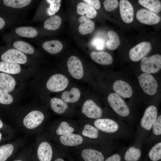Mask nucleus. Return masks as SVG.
<instances>
[{
	"instance_id": "1",
	"label": "nucleus",
	"mask_w": 161,
	"mask_h": 161,
	"mask_svg": "<svg viewBox=\"0 0 161 161\" xmlns=\"http://www.w3.org/2000/svg\"><path fill=\"white\" fill-rule=\"evenodd\" d=\"M107 100L111 107L117 114L122 117L129 115V108L119 95L116 93H111L109 95Z\"/></svg>"
},
{
	"instance_id": "2",
	"label": "nucleus",
	"mask_w": 161,
	"mask_h": 161,
	"mask_svg": "<svg viewBox=\"0 0 161 161\" xmlns=\"http://www.w3.org/2000/svg\"><path fill=\"white\" fill-rule=\"evenodd\" d=\"M140 68L144 73H155L161 68V56L156 54L151 56L145 57L142 59Z\"/></svg>"
},
{
	"instance_id": "3",
	"label": "nucleus",
	"mask_w": 161,
	"mask_h": 161,
	"mask_svg": "<svg viewBox=\"0 0 161 161\" xmlns=\"http://www.w3.org/2000/svg\"><path fill=\"white\" fill-rule=\"evenodd\" d=\"M138 78L140 85L145 93L150 95L156 94L158 85L157 80L151 75L144 72Z\"/></svg>"
},
{
	"instance_id": "4",
	"label": "nucleus",
	"mask_w": 161,
	"mask_h": 161,
	"mask_svg": "<svg viewBox=\"0 0 161 161\" xmlns=\"http://www.w3.org/2000/svg\"><path fill=\"white\" fill-rule=\"evenodd\" d=\"M68 83V80L65 76L60 74H56L49 78L47 83L46 86L50 91L57 92L64 89Z\"/></svg>"
},
{
	"instance_id": "5",
	"label": "nucleus",
	"mask_w": 161,
	"mask_h": 161,
	"mask_svg": "<svg viewBox=\"0 0 161 161\" xmlns=\"http://www.w3.org/2000/svg\"><path fill=\"white\" fill-rule=\"evenodd\" d=\"M151 48V44L149 42L144 41L138 44L130 50V59L134 61H140L148 53Z\"/></svg>"
},
{
	"instance_id": "6",
	"label": "nucleus",
	"mask_w": 161,
	"mask_h": 161,
	"mask_svg": "<svg viewBox=\"0 0 161 161\" xmlns=\"http://www.w3.org/2000/svg\"><path fill=\"white\" fill-rule=\"evenodd\" d=\"M157 110L154 106L150 105L145 109L140 122L141 127L144 129L149 131L157 117Z\"/></svg>"
},
{
	"instance_id": "7",
	"label": "nucleus",
	"mask_w": 161,
	"mask_h": 161,
	"mask_svg": "<svg viewBox=\"0 0 161 161\" xmlns=\"http://www.w3.org/2000/svg\"><path fill=\"white\" fill-rule=\"evenodd\" d=\"M67 66L69 72L74 78L80 79L83 75L84 71L82 63L77 57L71 56L67 62Z\"/></svg>"
},
{
	"instance_id": "8",
	"label": "nucleus",
	"mask_w": 161,
	"mask_h": 161,
	"mask_svg": "<svg viewBox=\"0 0 161 161\" xmlns=\"http://www.w3.org/2000/svg\"><path fill=\"white\" fill-rule=\"evenodd\" d=\"M1 58L3 61L17 64H24L27 61V57L24 54L13 49L4 52L2 55Z\"/></svg>"
},
{
	"instance_id": "9",
	"label": "nucleus",
	"mask_w": 161,
	"mask_h": 161,
	"mask_svg": "<svg viewBox=\"0 0 161 161\" xmlns=\"http://www.w3.org/2000/svg\"><path fill=\"white\" fill-rule=\"evenodd\" d=\"M94 124L97 128L107 133H114L119 129L118 123L114 120L110 119H98L95 121Z\"/></svg>"
},
{
	"instance_id": "10",
	"label": "nucleus",
	"mask_w": 161,
	"mask_h": 161,
	"mask_svg": "<svg viewBox=\"0 0 161 161\" xmlns=\"http://www.w3.org/2000/svg\"><path fill=\"white\" fill-rule=\"evenodd\" d=\"M44 115L40 111L34 110L29 113L24 118L23 123L24 126L29 129H34L42 122Z\"/></svg>"
},
{
	"instance_id": "11",
	"label": "nucleus",
	"mask_w": 161,
	"mask_h": 161,
	"mask_svg": "<svg viewBox=\"0 0 161 161\" xmlns=\"http://www.w3.org/2000/svg\"><path fill=\"white\" fill-rule=\"evenodd\" d=\"M82 112L87 117L91 118H99L102 115L101 109L91 99L87 100L83 103Z\"/></svg>"
},
{
	"instance_id": "12",
	"label": "nucleus",
	"mask_w": 161,
	"mask_h": 161,
	"mask_svg": "<svg viewBox=\"0 0 161 161\" xmlns=\"http://www.w3.org/2000/svg\"><path fill=\"white\" fill-rule=\"evenodd\" d=\"M136 17L140 22L148 25L157 24L160 20V17L157 14L144 9H141L138 11Z\"/></svg>"
},
{
	"instance_id": "13",
	"label": "nucleus",
	"mask_w": 161,
	"mask_h": 161,
	"mask_svg": "<svg viewBox=\"0 0 161 161\" xmlns=\"http://www.w3.org/2000/svg\"><path fill=\"white\" fill-rule=\"evenodd\" d=\"M119 7L120 16L123 21L127 24L132 22L134 19V11L131 4L128 0H121Z\"/></svg>"
},
{
	"instance_id": "14",
	"label": "nucleus",
	"mask_w": 161,
	"mask_h": 161,
	"mask_svg": "<svg viewBox=\"0 0 161 161\" xmlns=\"http://www.w3.org/2000/svg\"><path fill=\"white\" fill-rule=\"evenodd\" d=\"M113 88L116 93L123 97L128 98L133 94V90L127 82L122 80H117L114 83Z\"/></svg>"
},
{
	"instance_id": "15",
	"label": "nucleus",
	"mask_w": 161,
	"mask_h": 161,
	"mask_svg": "<svg viewBox=\"0 0 161 161\" xmlns=\"http://www.w3.org/2000/svg\"><path fill=\"white\" fill-rule=\"evenodd\" d=\"M37 153L40 161H51L52 155V149L48 142H42L38 147Z\"/></svg>"
},
{
	"instance_id": "16",
	"label": "nucleus",
	"mask_w": 161,
	"mask_h": 161,
	"mask_svg": "<svg viewBox=\"0 0 161 161\" xmlns=\"http://www.w3.org/2000/svg\"><path fill=\"white\" fill-rule=\"evenodd\" d=\"M90 56L93 60L101 64L108 65L111 64L113 62L112 56L106 52H92L91 53Z\"/></svg>"
},
{
	"instance_id": "17",
	"label": "nucleus",
	"mask_w": 161,
	"mask_h": 161,
	"mask_svg": "<svg viewBox=\"0 0 161 161\" xmlns=\"http://www.w3.org/2000/svg\"><path fill=\"white\" fill-rule=\"evenodd\" d=\"M16 81L13 77L3 73H0V87L8 92L13 91L16 85Z\"/></svg>"
},
{
	"instance_id": "18",
	"label": "nucleus",
	"mask_w": 161,
	"mask_h": 161,
	"mask_svg": "<svg viewBox=\"0 0 161 161\" xmlns=\"http://www.w3.org/2000/svg\"><path fill=\"white\" fill-rule=\"evenodd\" d=\"M60 140L62 144L68 146H74L80 144L83 141V138L80 135L72 133L61 136Z\"/></svg>"
},
{
	"instance_id": "19",
	"label": "nucleus",
	"mask_w": 161,
	"mask_h": 161,
	"mask_svg": "<svg viewBox=\"0 0 161 161\" xmlns=\"http://www.w3.org/2000/svg\"><path fill=\"white\" fill-rule=\"evenodd\" d=\"M78 19L80 24L79 26L78 30L80 34L86 35L92 33L94 31L95 24L89 18L83 16Z\"/></svg>"
},
{
	"instance_id": "20",
	"label": "nucleus",
	"mask_w": 161,
	"mask_h": 161,
	"mask_svg": "<svg viewBox=\"0 0 161 161\" xmlns=\"http://www.w3.org/2000/svg\"><path fill=\"white\" fill-rule=\"evenodd\" d=\"M81 156L85 161H104V158L102 153L95 150L86 149L83 150Z\"/></svg>"
},
{
	"instance_id": "21",
	"label": "nucleus",
	"mask_w": 161,
	"mask_h": 161,
	"mask_svg": "<svg viewBox=\"0 0 161 161\" xmlns=\"http://www.w3.org/2000/svg\"><path fill=\"white\" fill-rule=\"evenodd\" d=\"M77 12L78 14L82 16L86 14L87 18H94L97 14V12L94 8L83 2L78 4Z\"/></svg>"
},
{
	"instance_id": "22",
	"label": "nucleus",
	"mask_w": 161,
	"mask_h": 161,
	"mask_svg": "<svg viewBox=\"0 0 161 161\" xmlns=\"http://www.w3.org/2000/svg\"><path fill=\"white\" fill-rule=\"evenodd\" d=\"M43 49L49 53L55 54L60 52L63 48V44L59 41L53 40L46 41L42 45Z\"/></svg>"
},
{
	"instance_id": "23",
	"label": "nucleus",
	"mask_w": 161,
	"mask_h": 161,
	"mask_svg": "<svg viewBox=\"0 0 161 161\" xmlns=\"http://www.w3.org/2000/svg\"><path fill=\"white\" fill-rule=\"evenodd\" d=\"M80 95V90L77 88H72L69 91L63 92L61 95L62 99L66 103H74L77 101Z\"/></svg>"
},
{
	"instance_id": "24",
	"label": "nucleus",
	"mask_w": 161,
	"mask_h": 161,
	"mask_svg": "<svg viewBox=\"0 0 161 161\" xmlns=\"http://www.w3.org/2000/svg\"><path fill=\"white\" fill-rule=\"evenodd\" d=\"M20 65L17 63L0 61V71L15 74L21 72Z\"/></svg>"
},
{
	"instance_id": "25",
	"label": "nucleus",
	"mask_w": 161,
	"mask_h": 161,
	"mask_svg": "<svg viewBox=\"0 0 161 161\" xmlns=\"http://www.w3.org/2000/svg\"><path fill=\"white\" fill-rule=\"evenodd\" d=\"M52 110L58 114L64 113L68 108V105L63 100L56 97H53L50 101Z\"/></svg>"
},
{
	"instance_id": "26",
	"label": "nucleus",
	"mask_w": 161,
	"mask_h": 161,
	"mask_svg": "<svg viewBox=\"0 0 161 161\" xmlns=\"http://www.w3.org/2000/svg\"><path fill=\"white\" fill-rule=\"evenodd\" d=\"M139 3L150 11L159 13L161 10V2L157 0H139Z\"/></svg>"
},
{
	"instance_id": "27",
	"label": "nucleus",
	"mask_w": 161,
	"mask_h": 161,
	"mask_svg": "<svg viewBox=\"0 0 161 161\" xmlns=\"http://www.w3.org/2000/svg\"><path fill=\"white\" fill-rule=\"evenodd\" d=\"M62 21L61 17L58 15H55L47 19L45 21L44 27L47 30H54L58 28Z\"/></svg>"
},
{
	"instance_id": "28",
	"label": "nucleus",
	"mask_w": 161,
	"mask_h": 161,
	"mask_svg": "<svg viewBox=\"0 0 161 161\" xmlns=\"http://www.w3.org/2000/svg\"><path fill=\"white\" fill-rule=\"evenodd\" d=\"M141 154V151L139 148L131 146L126 151L124 159L126 161H137L140 157Z\"/></svg>"
},
{
	"instance_id": "29",
	"label": "nucleus",
	"mask_w": 161,
	"mask_h": 161,
	"mask_svg": "<svg viewBox=\"0 0 161 161\" xmlns=\"http://www.w3.org/2000/svg\"><path fill=\"white\" fill-rule=\"evenodd\" d=\"M16 33L19 35L24 37L32 38L36 36L37 30L32 27H22L16 28Z\"/></svg>"
},
{
	"instance_id": "30",
	"label": "nucleus",
	"mask_w": 161,
	"mask_h": 161,
	"mask_svg": "<svg viewBox=\"0 0 161 161\" xmlns=\"http://www.w3.org/2000/svg\"><path fill=\"white\" fill-rule=\"evenodd\" d=\"M108 35L109 39L106 43L107 47L110 50L115 49L120 43L119 36L117 33L112 30L109 31Z\"/></svg>"
},
{
	"instance_id": "31",
	"label": "nucleus",
	"mask_w": 161,
	"mask_h": 161,
	"mask_svg": "<svg viewBox=\"0 0 161 161\" xmlns=\"http://www.w3.org/2000/svg\"><path fill=\"white\" fill-rule=\"evenodd\" d=\"M13 46L18 50L27 54H32L34 52V49L31 45L23 41H16L13 43Z\"/></svg>"
},
{
	"instance_id": "32",
	"label": "nucleus",
	"mask_w": 161,
	"mask_h": 161,
	"mask_svg": "<svg viewBox=\"0 0 161 161\" xmlns=\"http://www.w3.org/2000/svg\"><path fill=\"white\" fill-rule=\"evenodd\" d=\"M150 159L152 161H158L161 159V142H159L151 148L148 153Z\"/></svg>"
},
{
	"instance_id": "33",
	"label": "nucleus",
	"mask_w": 161,
	"mask_h": 161,
	"mask_svg": "<svg viewBox=\"0 0 161 161\" xmlns=\"http://www.w3.org/2000/svg\"><path fill=\"white\" fill-rule=\"evenodd\" d=\"M30 0H4V4L7 6L19 8L29 5L31 2Z\"/></svg>"
},
{
	"instance_id": "34",
	"label": "nucleus",
	"mask_w": 161,
	"mask_h": 161,
	"mask_svg": "<svg viewBox=\"0 0 161 161\" xmlns=\"http://www.w3.org/2000/svg\"><path fill=\"white\" fill-rule=\"evenodd\" d=\"M13 149V146L11 144L0 146V161H5L12 154Z\"/></svg>"
},
{
	"instance_id": "35",
	"label": "nucleus",
	"mask_w": 161,
	"mask_h": 161,
	"mask_svg": "<svg viewBox=\"0 0 161 161\" xmlns=\"http://www.w3.org/2000/svg\"><path fill=\"white\" fill-rule=\"evenodd\" d=\"M98 130L89 124L86 125L82 132V134L91 138H96L98 137Z\"/></svg>"
},
{
	"instance_id": "36",
	"label": "nucleus",
	"mask_w": 161,
	"mask_h": 161,
	"mask_svg": "<svg viewBox=\"0 0 161 161\" xmlns=\"http://www.w3.org/2000/svg\"><path fill=\"white\" fill-rule=\"evenodd\" d=\"M74 131V129L70 127L66 122H61L56 131V134L59 135H64L72 133Z\"/></svg>"
},
{
	"instance_id": "37",
	"label": "nucleus",
	"mask_w": 161,
	"mask_h": 161,
	"mask_svg": "<svg viewBox=\"0 0 161 161\" xmlns=\"http://www.w3.org/2000/svg\"><path fill=\"white\" fill-rule=\"evenodd\" d=\"M13 101L12 96L0 88V103L9 104Z\"/></svg>"
},
{
	"instance_id": "38",
	"label": "nucleus",
	"mask_w": 161,
	"mask_h": 161,
	"mask_svg": "<svg viewBox=\"0 0 161 161\" xmlns=\"http://www.w3.org/2000/svg\"><path fill=\"white\" fill-rule=\"evenodd\" d=\"M103 4L106 10L108 11H111L117 7L118 2L116 0H106L104 1Z\"/></svg>"
},
{
	"instance_id": "39",
	"label": "nucleus",
	"mask_w": 161,
	"mask_h": 161,
	"mask_svg": "<svg viewBox=\"0 0 161 161\" xmlns=\"http://www.w3.org/2000/svg\"><path fill=\"white\" fill-rule=\"evenodd\" d=\"M153 132L154 135L157 136L161 134V115L157 117L155 122L153 124L152 128Z\"/></svg>"
},
{
	"instance_id": "40",
	"label": "nucleus",
	"mask_w": 161,
	"mask_h": 161,
	"mask_svg": "<svg viewBox=\"0 0 161 161\" xmlns=\"http://www.w3.org/2000/svg\"><path fill=\"white\" fill-rule=\"evenodd\" d=\"M83 1L96 9H99L100 7V2L98 0H83Z\"/></svg>"
},
{
	"instance_id": "41",
	"label": "nucleus",
	"mask_w": 161,
	"mask_h": 161,
	"mask_svg": "<svg viewBox=\"0 0 161 161\" xmlns=\"http://www.w3.org/2000/svg\"><path fill=\"white\" fill-rule=\"evenodd\" d=\"M121 157L118 154H114L108 158L105 161H121Z\"/></svg>"
},
{
	"instance_id": "42",
	"label": "nucleus",
	"mask_w": 161,
	"mask_h": 161,
	"mask_svg": "<svg viewBox=\"0 0 161 161\" xmlns=\"http://www.w3.org/2000/svg\"><path fill=\"white\" fill-rule=\"evenodd\" d=\"M94 45L98 49H102L103 47V44L102 40L99 39H96L93 41Z\"/></svg>"
},
{
	"instance_id": "43",
	"label": "nucleus",
	"mask_w": 161,
	"mask_h": 161,
	"mask_svg": "<svg viewBox=\"0 0 161 161\" xmlns=\"http://www.w3.org/2000/svg\"><path fill=\"white\" fill-rule=\"evenodd\" d=\"M5 24V22L4 20L2 18L0 17V30L4 27Z\"/></svg>"
},
{
	"instance_id": "44",
	"label": "nucleus",
	"mask_w": 161,
	"mask_h": 161,
	"mask_svg": "<svg viewBox=\"0 0 161 161\" xmlns=\"http://www.w3.org/2000/svg\"><path fill=\"white\" fill-rule=\"evenodd\" d=\"M55 161H64L62 159L59 158L55 160Z\"/></svg>"
},
{
	"instance_id": "45",
	"label": "nucleus",
	"mask_w": 161,
	"mask_h": 161,
	"mask_svg": "<svg viewBox=\"0 0 161 161\" xmlns=\"http://www.w3.org/2000/svg\"><path fill=\"white\" fill-rule=\"evenodd\" d=\"M3 126V124L2 122L0 119V129Z\"/></svg>"
},
{
	"instance_id": "46",
	"label": "nucleus",
	"mask_w": 161,
	"mask_h": 161,
	"mask_svg": "<svg viewBox=\"0 0 161 161\" xmlns=\"http://www.w3.org/2000/svg\"><path fill=\"white\" fill-rule=\"evenodd\" d=\"M1 133H0V141L1 140Z\"/></svg>"
},
{
	"instance_id": "47",
	"label": "nucleus",
	"mask_w": 161,
	"mask_h": 161,
	"mask_svg": "<svg viewBox=\"0 0 161 161\" xmlns=\"http://www.w3.org/2000/svg\"><path fill=\"white\" fill-rule=\"evenodd\" d=\"M14 161H22L21 160H14Z\"/></svg>"
}]
</instances>
